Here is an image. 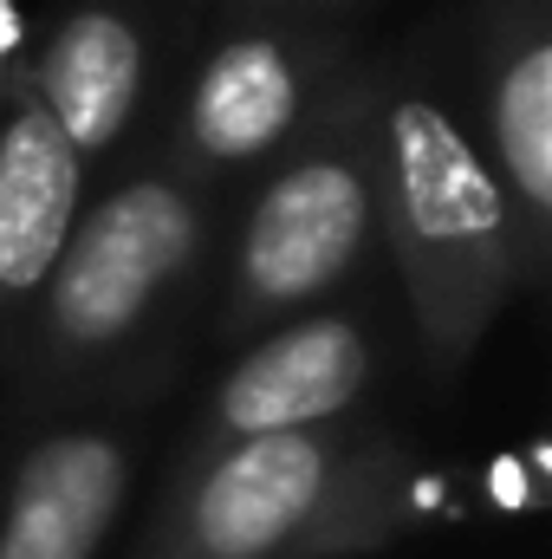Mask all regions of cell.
Here are the masks:
<instances>
[{
    "mask_svg": "<svg viewBox=\"0 0 552 559\" xmlns=\"http://www.w3.org/2000/svg\"><path fill=\"white\" fill-rule=\"evenodd\" d=\"M195 241V215L169 182H137L118 189L59 254L52 267V299L72 338H118L156 286L182 267Z\"/></svg>",
    "mask_w": 552,
    "mask_h": 559,
    "instance_id": "6da1fadb",
    "label": "cell"
},
{
    "mask_svg": "<svg viewBox=\"0 0 552 559\" xmlns=\"http://www.w3.org/2000/svg\"><path fill=\"white\" fill-rule=\"evenodd\" d=\"M364 182L345 163H305L286 182L267 189V202L254 209L248 228V254L241 267L254 280L261 299H299L319 293L325 280L338 274L358 241H364Z\"/></svg>",
    "mask_w": 552,
    "mask_h": 559,
    "instance_id": "7a4b0ae2",
    "label": "cell"
},
{
    "mask_svg": "<svg viewBox=\"0 0 552 559\" xmlns=\"http://www.w3.org/2000/svg\"><path fill=\"white\" fill-rule=\"evenodd\" d=\"M124 501V455L105 436H52L26 455L0 559H92Z\"/></svg>",
    "mask_w": 552,
    "mask_h": 559,
    "instance_id": "3957f363",
    "label": "cell"
},
{
    "mask_svg": "<svg viewBox=\"0 0 552 559\" xmlns=\"http://www.w3.org/2000/svg\"><path fill=\"white\" fill-rule=\"evenodd\" d=\"M325 455L312 436H248L195 501V540L215 559H254L279 547L319 501Z\"/></svg>",
    "mask_w": 552,
    "mask_h": 559,
    "instance_id": "277c9868",
    "label": "cell"
},
{
    "mask_svg": "<svg viewBox=\"0 0 552 559\" xmlns=\"http://www.w3.org/2000/svg\"><path fill=\"white\" fill-rule=\"evenodd\" d=\"M364 384V345L345 319H312L261 345L221 391V417L241 436H299L305 423L332 417Z\"/></svg>",
    "mask_w": 552,
    "mask_h": 559,
    "instance_id": "5b68a950",
    "label": "cell"
},
{
    "mask_svg": "<svg viewBox=\"0 0 552 559\" xmlns=\"http://www.w3.org/2000/svg\"><path fill=\"white\" fill-rule=\"evenodd\" d=\"M79 209V150L46 111H20L0 131V286L26 293L52 280Z\"/></svg>",
    "mask_w": 552,
    "mask_h": 559,
    "instance_id": "8992f818",
    "label": "cell"
},
{
    "mask_svg": "<svg viewBox=\"0 0 552 559\" xmlns=\"http://www.w3.org/2000/svg\"><path fill=\"white\" fill-rule=\"evenodd\" d=\"M391 156H397V182H404V209H410L416 235L455 241V248H481L501 235L494 176L481 169L468 138L435 105L410 98L391 111Z\"/></svg>",
    "mask_w": 552,
    "mask_h": 559,
    "instance_id": "52a82bcc",
    "label": "cell"
},
{
    "mask_svg": "<svg viewBox=\"0 0 552 559\" xmlns=\"http://www.w3.org/2000/svg\"><path fill=\"white\" fill-rule=\"evenodd\" d=\"M143 85V46L118 13H79L46 52V118L72 150H98L124 131Z\"/></svg>",
    "mask_w": 552,
    "mask_h": 559,
    "instance_id": "ba28073f",
    "label": "cell"
},
{
    "mask_svg": "<svg viewBox=\"0 0 552 559\" xmlns=\"http://www.w3.org/2000/svg\"><path fill=\"white\" fill-rule=\"evenodd\" d=\"M195 143L208 156H254L292 124V66L274 39L228 46L195 85Z\"/></svg>",
    "mask_w": 552,
    "mask_h": 559,
    "instance_id": "9c48e42d",
    "label": "cell"
},
{
    "mask_svg": "<svg viewBox=\"0 0 552 559\" xmlns=\"http://www.w3.org/2000/svg\"><path fill=\"white\" fill-rule=\"evenodd\" d=\"M494 138L501 156L533 209L552 202V52L533 46L514 59V72L494 92Z\"/></svg>",
    "mask_w": 552,
    "mask_h": 559,
    "instance_id": "30bf717a",
    "label": "cell"
}]
</instances>
